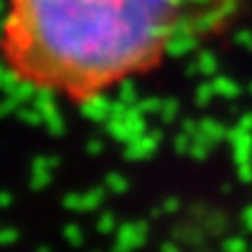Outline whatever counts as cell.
I'll return each instance as SVG.
<instances>
[{
	"mask_svg": "<svg viewBox=\"0 0 252 252\" xmlns=\"http://www.w3.org/2000/svg\"><path fill=\"white\" fill-rule=\"evenodd\" d=\"M145 239V225L141 223H129L123 228V232H119V248H136Z\"/></svg>",
	"mask_w": 252,
	"mask_h": 252,
	"instance_id": "obj_3",
	"label": "cell"
},
{
	"mask_svg": "<svg viewBox=\"0 0 252 252\" xmlns=\"http://www.w3.org/2000/svg\"><path fill=\"white\" fill-rule=\"evenodd\" d=\"M0 54L36 92L76 103L145 74L170 52L186 0H5Z\"/></svg>",
	"mask_w": 252,
	"mask_h": 252,
	"instance_id": "obj_1",
	"label": "cell"
},
{
	"mask_svg": "<svg viewBox=\"0 0 252 252\" xmlns=\"http://www.w3.org/2000/svg\"><path fill=\"white\" fill-rule=\"evenodd\" d=\"M230 2H232V0H186V18H183V25H181V29H179V33H176V38H181L183 32L188 33V29H190L192 7H194V14L199 16V18H203V16H208V11L212 14L214 9H223Z\"/></svg>",
	"mask_w": 252,
	"mask_h": 252,
	"instance_id": "obj_2",
	"label": "cell"
}]
</instances>
